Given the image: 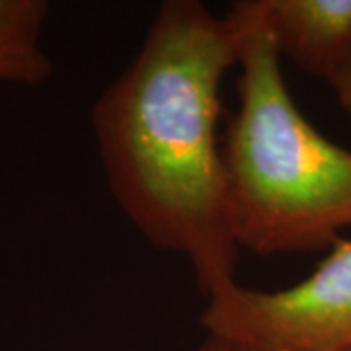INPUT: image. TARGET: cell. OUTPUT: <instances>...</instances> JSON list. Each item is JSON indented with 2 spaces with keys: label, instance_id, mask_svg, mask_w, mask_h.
Here are the masks:
<instances>
[{
  "label": "cell",
  "instance_id": "6da1fadb",
  "mask_svg": "<svg viewBox=\"0 0 351 351\" xmlns=\"http://www.w3.org/2000/svg\"><path fill=\"white\" fill-rule=\"evenodd\" d=\"M242 43L234 8L217 18L199 0H166L92 112L113 199L154 248L191 263L207 299L234 281L240 250L217 121Z\"/></svg>",
  "mask_w": 351,
  "mask_h": 351
},
{
  "label": "cell",
  "instance_id": "7a4b0ae2",
  "mask_svg": "<svg viewBox=\"0 0 351 351\" xmlns=\"http://www.w3.org/2000/svg\"><path fill=\"white\" fill-rule=\"evenodd\" d=\"M234 10L244 25L240 106L223 147L234 240L262 256L330 248L351 226V151L291 98L262 0Z\"/></svg>",
  "mask_w": 351,
  "mask_h": 351
},
{
  "label": "cell",
  "instance_id": "3957f363",
  "mask_svg": "<svg viewBox=\"0 0 351 351\" xmlns=\"http://www.w3.org/2000/svg\"><path fill=\"white\" fill-rule=\"evenodd\" d=\"M209 336L262 351L351 350V240L339 237L302 281L279 291L237 281L207 299Z\"/></svg>",
  "mask_w": 351,
  "mask_h": 351
},
{
  "label": "cell",
  "instance_id": "277c9868",
  "mask_svg": "<svg viewBox=\"0 0 351 351\" xmlns=\"http://www.w3.org/2000/svg\"><path fill=\"white\" fill-rule=\"evenodd\" d=\"M279 57L330 80L351 66V0H262Z\"/></svg>",
  "mask_w": 351,
  "mask_h": 351
},
{
  "label": "cell",
  "instance_id": "5b68a950",
  "mask_svg": "<svg viewBox=\"0 0 351 351\" xmlns=\"http://www.w3.org/2000/svg\"><path fill=\"white\" fill-rule=\"evenodd\" d=\"M47 10L41 0H0V51L39 45Z\"/></svg>",
  "mask_w": 351,
  "mask_h": 351
},
{
  "label": "cell",
  "instance_id": "8992f818",
  "mask_svg": "<svg viewBox=\"0 0 351 351\" xmlns=\"http://www.w3.org/2000/svg\"><path fill=\"white\" fill-rule=\"evenodd\" d=\"M51 73L49 59L39 45L0 51V82L39 84Z\"/></svg>",
  "mask_w": 351,
  "mask_h": 351
},
{
  "label": "cell",
  "instance_id": "52a82bcc",
  "mask_svg": "<svg viewBox=\"0 0 351 351\" xmlns=\"http://www.w3.org/2000/svg\"><path fill=\"white\" fill-rule=\"evenodd\" d=\"M328 86L332 88L336 100H338L339 108L346 112V115L350 117L351 121V66H348L346 71H341L334 78L328 80Z\"/></svg>",
  "mask_w": 351,
  "mask_h": 351
},
{
  "label": "cell",
  "instance_id": "ba28073f",
  "mask_svg": "<svg viewBox=\"0 0 351 351\" xmlns=\"http://www.w3.org/2000/svg\"><path fill=\"white\" fill-rule=\"evenodd\" d=\"M195 351H262V350H256V348H250V346H242V343H237V341H228V339L207 336L205 341H203Z\"/></svg>",
  "mask_w": 351,
  "mask_h": 351
}]
</instances>
